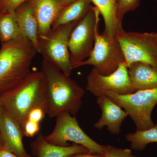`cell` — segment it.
Listing matches in <instances>:
<instances>
[{"label":"cell","instance_id":"4","mask_svg":"<svg viewBox=\"0 0 157 157\" xmlns=\"http://www.w3.org/2000/svg\"><path fill=\"white\" fill-rule=\"evenodd\" d=\"M115 37L128 67L133 63L140 62L157 69V32H127L122 28Z\"/></svg>","mask_w":157,"mask_h":157},{"label":"cell","instance_id":"10","mask_svg":"<svg viewBox=\"0 0 157 157\" xmlns=\"http://www.w3.org/2000/svg\"><path fill=\"white\" fill-rule=\"evenodd\" d=\"M86 89L97 97L108 91L122 95L135 92L125 62L114 72L106 76L100 74L93 68L87 76Z\"/></svg>","mask_w":157,"mask_h":157},{"label":"cell","instance_id":"19","mask_svg":"<svg viewBox=\"0 0 157 157\" xmlns=\"http://www.w3.org/2000/svg\"><path fill=\"white\" fill-rule=\"evenodd\" d=\"M126 139L131 143V147L135 150L141 151L149 144L157 142V124L147 129L137 130L129 133Z\"/></svg>","mask_w":157,"mask_h":157},{"label":"cell","instance_id":"28","mask_svg":"<svg viewBox=\"0 0 157 157\" xmlns=\"http://www.w3.org/2000/svg\"><path fill=\"white\" fill-rule=\"evenodd\" d=\"M61 2L62 4L66 7L68 5H70L71 3L74 2L77 0H59Z\"/></svg>","mask_w":157,"mask_h":157},{"label":"cell","instance_id":"5","mask_svg":"<svg viewBox=\"0 0 157 157\" xmlns=\"http://www.w3.org/2000/svg\"><path fill=\"white\" fill-rule=\"evenodd\" d=\"M79 21L51 29L47 35L39 38V53L42 55L43 59L55 65L69 76L73 70L70 59L69 39Z\"/></svg>","mask_w":157,"mask_h":157},{"label":"cell","instance_id":"29","mask_svg":"<svg viewBox=\"0 0 157 157\" xmlns=\"http://www.w3.org/2000/svg\"><path fill=\"white\" fill-rule=\"evenodd\" d=\"M4 147V145H3V143L2 140V137H1V134H0V150H2Z\"/></svg>","mask_w":157,"mask_h":157},{"label":"cell","instance_id":"3","mask_svg":"<svg viewBox=\"0 0 157 157\" xmlns=\"http://www.w3.org/2000/svg\"><path fill=\"white\" fill-rule=\"evenodd\" d=\"M0 103L21 125L32 109L46 107V85L43 73L31 72L17 86L0 96Z\"/></svg>","mask_w":157,"mask_h":157},{"label":"cell","instance_id":"26","mask_svg":"<svg viewBox=\"0 0 157 157\" xmlns=\"http://www.w3.org/2000/svg\"><path fill=\"white\" fill-rule=\"evenodd\" d=\"M67 157H104V155L98 153H93L89 152L86 153L75 154Z\"/></svg>","mask_w":157,"mask_h":157},{"label":"cell","instance_id":"16","mask_svg":"<svg viewBox=\"0 0 157 157\" xmlns=\"http://www.w3.org/2000/svg\"><path fill=\"white\" fill-rule=\"evenodd\" d=\"M128 73L135 92L157 87V69L143 62H135L128 67Z\"/></svg>","mask_w":157,"mask_h":157},{"label":"cell","instance_id":"8","mask_svg":"<svg viewBox=\"0 0 157 157\" xmlns=\"http://www.w3.org/2000/svg\"><path fill=\"white\" fill-rule=\"evenodd\" d=\"M100 13L91 6L85 15L77 23L69 39L70 59L73 69L89 57L95 39L96 27L100 21Z\"/></svg>","mask_w":157,"mask_h":157},{"label":"cell","instance_id":"20","mask_svg":"<svg viewBox=\"0 0 157 157\" xmlns=\"http://www.w3.org/2000/svg\"><path fill=\"white\" fill-rule=\"evenodd\" d=\"M14 13L0 11V42L2 44L21 37Z\"/></svg>","mask_w":157,"mask_h":157},{"label":"cell","instance_id":"31","mask_svg":"<svg viewBox=\"0 0 157 157\" xmlns=\"http://www.w3.org/2000/svg\"><path fill=\"white\" fill-rule=\"evenodd\" d=\"M156 2H157V1H156Z\"/></svg>","mask_w":157,"mask_h":157},{"label":"cell","instance_id":"18","mask_svg":"<svg viewBox=\"0 0 157 157\" xmlns=\"http://www.w3.org/2000/svg\"><path fill=\"white\" fill-rule=\"evenodd\" d=\"M91 3V0H77L66 6L52 25L51 29L80 20L89 10Z\"/></svg>","mask_w":157,"mask_h":157},{"label":"cell","instance_id":"9","mask_svg":"<svg viewBox=\"0 0 157 157\" xmlns=\"http://www.w3.org/2000/svg\"><path fill=\"white\" fill-rule=\"evenodd\" d=\"M55 126L49 135L45 136L49 143L59 146H68V141L80 144L90 152L104 154L105 146L96 142L88 136L79 126L76 117L63 112L56 117Z\"/></svg>","mask_w":157,"mask_h":157},{"label":"cell","instance_id":"25","mask_svg":"<svg viewBox=\"0 0 157 157\" xmlns=\"http://www.w3.org/2000/svg\"><path fill=\"white\" fill-rule=\"evenodd\" d=\"M46 114L45 107H36L29 113L26 119L29 120L40 123Z\"/></svg>","mask_w":157,"mask_h":157},{"label":"cell","instance_id":"30","mask_svg":"<svg viewBox=\"0 0 157 157\" xmlns=\"http://www.w3.org/2000/svg\"><path fill=\"white\" fill-rule=\"evenodd\" d=\"M3 111H4V108H3L2 106V104L0 103V117L2 115Z\"/></svg>","mask_w":157,"mask_h":157},{"label":"cell","instance_id":"23","mask_svg":"<svg viewBox=\"0 0 157 157\" xmlns=\"http://www.w3.org/2000/svg\"><path fill=\"white\" fill-rule=\"evenodd\" d=\"M21 127L24 136L32 137L39 133L40 123L26 119L21 124Z\"/></svg>","mask_w":157,"mask_h":157},{"label":"cell","instance_id":"17","mask_svg":"<svg viewBox=\"0 0 157 157\" xmlns=\"http://www.w3.org/2000/svg\"><path fill=\"white\" fill-rule=\"evenodd\" d=\"M98 8L104 22V32L115 36L117 33L122 28V22L118 20L117 15L116 0H91Z\"/></svg>","mask_w":157,"mask_h":157},{"label":"cell","instance_id":"15","mask_svg":"<svg viewBox=\"0 0 157 157\" xmlns=\"http://www.w3.org/2000/svg\"><path fill=\"white\" fill-rule=\"evenodd\" d=\"M33 154L37 157H67L69 156L90 152L80 144L73 143L67 146H59L49 143L42 133L37 135L36 140L31 144Z\"/></svg>","mask_w":157,"mask_h":157},{"label":"cell","instance_id":"24","mask_svg":"<svg viewBox=\"0 0 157 157\" xmlns=\"http://www.w3.org/2000/svg\"><path fill=\"white\" fill-rule=\"evenodd\" d=\"M28 0H0V11L14 13L16 9Z\"/></svg>","mask_w":157,"mask_h":157},{"label":"cell","instance_id":"13","mask_svg":"<svg viewBox=\"0 0 157 157\" xmlns=\"http://www.w3.org/2000/svg\"><path fill=\"white\" fill-rule=\"evenodd\" d=\"M38 24L39 37L50 32L65 6L59 0H29Z\"/></svg>","mask_w":157,"mask_h":157},{"label":"cell","instance_id":"14","mask_svg":"<svg viewBox=\"0 0 157 157\" xmlns=\"http://www.w3.org/2000/svg\"><path fill=\"white\" fill-rule=\"evenodd\" d=\"M14 14L21 36L28 39L39 53L38 24L29 0L19 6Z\"/></svg>","mask_w":157,"mask_h":157},{"label":"cell","instance_id":"12","mask_svg":"<svg viewBox=\"0 0 157 157\" xmlns=\"http://www.w3.org/2000/svg\"><path fill=\"white\" fill-rule=\"evenodd\" d=\"M97 103L102 113L101 118L94 127L100 130L107 127L110 134H119L123 122L128 116L126 111L106 95L97 97Z\"/></svg>","mask_w":157,"mask_h":157},{"label":"cell","instance_id":"22","mask_svg":"<svg viewBox=\"0 0 157 157\" xmlns=\"http://www.w3.org/2000/svg\"><path fill=\"white\" fill-rule=\"evenodd\" d=\"M104 157H136L129 149H121L110 145L105 146Z\"/></svg>","mask_w":157,"mask_h":157},{"label":"cell","instance_id":"2","mask_svg":"<svg viewBox=\"0 0 157 157\" xmlns=\"http://www.w3.org/2000/svg\"><path fill=\"white\" fill-rule=\"evenodd\" d=\"M22 36L2 44L0 49V96L17 86L30 74L37 53Z\"/></svg>","mask_w":157,"mask_h":157},{"label":"cell","instance_id":"1","mask_svg":"<svg viewBox=\"0 0 157 157\" xmlns=\"http://www.w3.org/2000/svg\"><path fill=\"white\" fill-rule=\"evenodd\" d=\"M41 72L46 85V114L56 117L63 112L76 117L82 104L84 90L55 65L43 59Z\"/></svg>","mask_w":157,"mask_h":157},{"label":"cell","instance_id":"21","mask_svg":"<svg viewBox=\"0 0 157 157\" xmlns=\"http://www.w3.org/2000/svg\"><path fill=\"white\" fill-rule=\"evenodd\" d=\"M140 2V0H116L117 15L118 20L122 22L124 15L137 9Z\"/></svg>","mask_w":157,"mask_h":157},{"label":"cell","instance_id":"6","mask_svg":"<svg viewBox=\"0 0 157 157\" xmlns=\"http://www.w3.org/2000/svg\"><path fill=\"white\" fill-rule=\"evenodd\" d=\"M99 23L96 27L95 39L89 57L78 64L75 69L85 66H92L98 73L108 75L116 71L125 62L123 53L115 36L105 32L101 33Z\"/></svg>","mask_w":157,"mask_h":157},{"label":"cell","instance_id":"11","mask_svg":"<svg viewBox=\"0 0 157 157\" xmlns=\"http://www.w3.org/2000/svg\"><path fill=\"white\" fill-rule=\"evenodd\" d=\"M0 134L4 148L17 157H32L25 148L20 124L4 109L0 117Z\"/></svg>","mask_w":157,"mask_h":157},{"label":"cell","instance_id":"7","mask_svg":"<svg viewBox=\"0 0 157 157\" xmlns=\"http://www.w3.org/2000/svg\"><path fill=\"white\" fill-rule=\"evenodd\" d=\"M104 95L124 108L132 118L137 130L149 129L155 124L152 120L151 115L157 104V87L124 95L108 91Z\"/></svg>","mask_w":157,"mask_h":157},{"label":"cell","instance_id":"27","mask_svg":"<svg viewBox=\"0 0 157 157\" xmlns=\"http://www.w3.org/2000/svg\"><path fill=\"white\" fill-rule=\"evenodd\" d=\"M0 157H17L16 155L11 151L3 148L0 150Z\"/></svg>","mask_w":157,"mask_h":157}]
</instances>
